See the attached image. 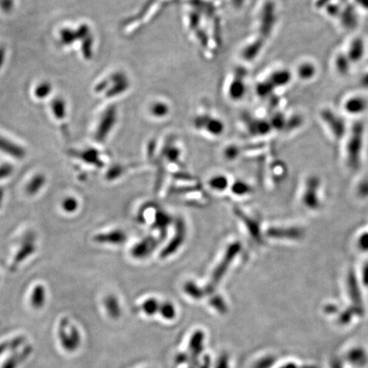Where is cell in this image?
Wrapping results in <instances>:
<instances>
[{"label": "cell", "instance_id": "1", "mask_svg": "<svg viewBox=\"0 0 368 368\" xmlns=\"http://www.w3.org/2000/svg\"><path fill=\"white\" fill-rule=\"evenodd\" d=\"M57 337L60 345L67 353L76 352L82 342L80 330L71 323L68 317L61 319L57 329Z\"/></svg>", "mask_w": 368, "mask_h": 368}, {"label": "cell", "instance_id": "2", "mask_svg": "<svg viewBox=\"0 0 368 368\" xmlns=\"http://www.w3.org/2000/svg\"><path fill=\"white\" fill-rule=\"evenodd\" d=\"M34 348L31 344H24L23 347L17 349L12 354H10L0 368H18L29 359Z\"/></svg>", "mask_w": 368, "mask_h": 368}, {"label": "cell", "instance_id": "3", "mask_svg": "<svg viewBox=\"0 0 368 368\" xmlns=\"http://www.w3.org/2000/svg\"><path fill=\"white\" fill-rule=\"evenodd\" d=\"M36 251V246L33 240H26L22 245L20 249L18 250L17 254L15 256L13 262L11 265V271L15 272L18 266L23 263L27 258L33 255Z\"/></svg>", "mask_w": 368, "mask_h": 368}, {"label": "cell", "instance_id": "4", "mask_svg": "<svg viewBox=\"0 0 368 368\" xmlns=\"http://www.w3.org/2000/svg\"><path fill=\"white\" fill-rule=\"evenodd\" d=\"M114 121H115V110L113 108H110L103 115V118L100 122L99 126L96 131V139L98 142L104 141L114 125Z\"/></svg>", "mask_w": 368, "mask_h": 368}, {"label": "cell", "instance_id": "5", "mask_svg": "<svg viewBox=\"0 0 368 368\" xmlns=\"http://www.w3.org/2000/svg\"><path fill=\"white\" fill-rule=\"evenodd\" d=\"M320 116L322 118L323 121L329 125V127L331 128V130L333 132L335 131L336 133H343L344 130V121L338 114L327 108L321 112Z\"/></svg>", "mask_w": 368, "mask_h": 368}, {"label": "cell", "instance_id": "6", "mask_svg": "<svg viewBox=\"0 0 368 368\" xmlns=\"http://www.w3.org/2000/svg\"><path fill=\"white\" fill-rule=\"evenodd\" d=\"M365 54V43L362 39L355 38L349 44L347 57L351 63H360Z\"/></svg>", "mask_w": 368, "mask_h": 368}, {"label": "cell", "instance_id": "7", "mask_svg": "<svg viewBox=\"0 0 368 368\" xmlns=\"http://www.w3.org/2000/svg\"><path fill=\"white\" fill-rule=\"evenodd\" d=\"M0 151L18 159H23L26 155L24 148L1 136H0Z\"/></svg>", "mask_w": 368, "mask_h": 368}, {"label": "cell", "instance_id": "8", "mask_svg": "<svg viewBox=\"0 0 368 368\" xmlns=\"http://www.w3.org/2000/svg\"><path fill=\"white\" fill-rule=\"evenodd\" d=\"M126 236L125 233L122 232L120 230H115L112 232L106 233V234H100L94 236L93 241H96V243L100 244H113V245H118L121 244L125 241Z\"/></svg>", "mask_w": 368, "mask_h": 368}, {"label": "cell", "instance_id": "9", "mask_svg": "<svg viewBox=\"0 0 368 368\" xmlns=\"http://www.w3.org/2000/svg\"><path fill=\"white\" fill-rule=\"evenodd\" d=\"M367 108V102L360 96H353L344 103V110L349 114H359Z\"/></svg>", "mask_w": 368, "mask_h": 368}, {"label": "cell", "instance_id": "10", "mask_svg": "<svg viewBox=\"0 0 368 368\" xmlns=\"http://www.w3.org/2000/svg\"><path fill=\"white\" fill-rule=\"evenodd\" d=\"M73 155L81 159L87 164H93L96 167H102L103 162L101 160L99 153L96 149H86L82 152H74Z\"/></svg>", "mask_w": 368, "mask_h": 368}, {"label": "cell", "instance_id": "11", "mask_svg": "<svg viewBox=\"0 0 368 368\" xmlns=\"http://www.w3.org/2000/svg\"><path fill=\"white\" fill-rule=\"evenodd\" d=\"M46 292L45 286L43 285H37L34 287L32 292L31 297H30V303L32 308L36 310L42 309L44 305L46 304Z\"/></svg>", "mask_w": 368, "mask_h": 368}, {"label": "cell", "instance_id": "12", "mask_svg": "<svg viewBox=\"0 0 368 368\" xmlns=\"http://www.w3.org/2000/svg\"><path fill=\"white\" fill-rule=\"evenodd\" d=\"M46 176L44 174H37L29 181L26 186L25 191L29 196L37 195L46 184Z\"/></svg>", "mask_w": 368, "mask_h": 368}, {"label": "cell", "instance_id": "13", "mask_svg": "<svg viewBox=\"0 0 368 368\" xmlns=\"http://www.w3.org/2000/svg\"><path fill=\"white\" fill-rule=\"evenodd\" d=\"M26 337L24 336L13 337L5 343L0 344V355L6 352H14L25 344Z\"/></svg>", "mask_w": 368, "mask_h": 368}, {"label": "cell", "instance_id": "14", "mask_svg": "<svg viewBox=\"0 0 368 368\" xmlns=\"http://www.w3.org/2000/svg\"><path fill=\"white\" fill-rule=\"evenodd\" d=\"M105 309L108 315L112 318H117L120 314V308L115 297L108 296L104 300Z\"/></svg>", "mask_w": 368, "mask_h": 368}, {"label": "cell", "instance_id": "15", "mask_svg": "<svg viewBox=\"0 0 368 368\" xmlns=\"http://www.w3.org/2000/svg\"><path fill=\"white\" fill-rule=\"evenodd\" d=\"M297 72V76L299 77L301 80H309L314 76L316 68L311 63H302L298 66Z\"/></svg>", "mask_w": 368, "mask_h": 368}, {"label": "cell", "instance_id": "16", "mask_svg": "<svg viewBox=\"0 0 368 368\" xmlns=\"http://www.w3.org/2000/svg\"><path fill=\"white\" fill-rule=\"evenodd\" d=\"M350 61L346 54H338L335 58V68L340 74H346L350 68Z\"/></svg>", "mask_w": 368, "mask_h": 368}, {"label": "cell", "instance_id": "17", "mask_svg": "<svg viewBox=\"0 0 368 368\" xmlns=\"http://www.w3.org/2000/svg\"><path fill=\"white\" fill-rule=\"evenodd\" d=\"M153 243L151 241H144L138 244L133 249L135 257H145L153 248Z\"/></svg>", "mask_w": 368, "mask_h": 368}, {"label": "cell", "instance_id": "18", "mask_svg": "<svg viewBox=\"0 0 368 368\" xmlns=\"http://www.w3.org/2000/svg\"><path fill=\"white\" fill-rule=\"evenodd\" d=\"M342 16L343 17V21H342V24L345 29H353L352 27H354L356 23L357 19L354 12H352L350 10H346L344 12L340 15V17Z\"/></svg>", "mask_w": 368, "mask_h": 368}, {"label": "cell", "instance_id": "19", "mask_svg": "<svg viewBox=\"0 0 368 368\" xmlns=\"http://www.w3.org/2000/svg\"><path fill=\"white\" fill-rule=\"evenodd\" d=\"M169 112L167 105L162 102H156L151 106V113L154 117H164Z\"/></svg>", "mask_w": 368, "mask_h": 368}, {"label": "cell", "instance_id": "20", "mask_svg": "<svg viewBox=\"0 0 368 368\" xmlns=\"http://www.w3.org/2000/svg\"><path fill=\"white\" fill-rule=\"evenodd\" d=\"M63 209L67 213H74L76 212L79 207V202L74 197H67L63 201Z\"/></svg>", "mask_w": 368, "mask_h": 368}, {"label": "cell", "instance_id": "21", "mask_svg": "<svg viewBox=\"0 0 368 368\" xmlns=\"http://www.w3.org/2000/svg\"><path fill=\"white\" fill-rule=\"evenodd\" d=\"M142 309L146 314L152 315L159 309V303L155 299H148L142 304Z\"/></svg>", "mask_w": 368, "mask_h": 368}, {"label": "cell", "instance_id": "22", "mask_svg": "<svg viewBox=\"0 0 368 368\" xmlns=\"http://www.w3.org/2000/svg\"><path fill=\"white\" fill-rule=\"evenodd\" d=\"M52 109L58 119H63L65 114V105L62 100L57 99L53 102Z\"/></svg>", "mask_w": 368, "mask_h": 368}, {"label": "cell", "instance_id": "23", "mask_svg": "<svg viewBox=\"0 0 368 368\" xmlns=\"http://www.w3.org/2000/svg\"><path fill=\"white\" fill-rule=\"evenodd\" d=\"M160 312H161L162 315L164 318H166V319H172L175 316V314H176L174 306L170 303H164L161 306Z\"/></svg>", "mask_w": 368, "mask_h": 368}, {"label": "cell", "instance_id": "24", "mask_svg": "<svg viewBox=\"0 0 368 368\" xmlns=\"http://www.w3.org/2000/svg\"><path fill=\"white\" fill-rule=\"evenodd\" d=\"M210 185L213 189L221 190L227 187L228 181H227L226 178H224V176H216L210 181Z\"/></svg>", "mask_w": 368, "mask_h": 368}, {"label": "cell", "instance_id": "25", "mask_svg": "<svg viewBox=\"0 0 368 368\" xmlns=\"http://www.w3.org/2000/svg\"><path fill=\"white\" fill-rule=\"evenodd\" d=\"M50 92H51V85L45 83V84H42V85H40L38 86L37 89H36V91H35V94H36V96H37L38 97H40V98H44V97H46Z\"/></svg>", "mask_w": 368, "mask_h": 368}, {"label": "cell", "instance_id": "26", "mask_svg": "<svg viewBox=\"0 0 368 368\" xmlns=\"http://www.w3.org/2000/svg\"><path fill=\"white\" fill-rule=\"evenodd\" d=\"M12 172H13V167L11 164H5L1 165L0 166V181L7 178L8 176L12 175Z\"/></svg>", "mask_w": 368, "mask_h": 368}, {"label": "cell", "instance_id": "27", "mask_svg": "<svg viewBox=\"0 0 368 368\" xmlns=\"http://www.w3.org/2000/svg\"><path fill=\"white\" fill-rule=\"evenodd\" d=\"M233 190H234V192L236 193L237 195H242L247 192V186L244 185V183H241V182H237L234 185Z\"/></svg>", "mask_w": 368, "mask_h": 368}, {"label": "cell", "instance_id": "28", "mask_svg": "<svg viewBox=\"0 0 368 368\" xmlns=\"http://www.w3.org/2000/svg\"><path fill=\"white\" fill-rule=\"evenodd\" d=\"M273 363L274 361L271 358H266V359L261 360L260 362H258V365H256V368H269Z\"/></svg>", "mask_w": 368, "mask_h": 368}, {"label": "cell", "instance_id": "29", "mask_svg": "<svg viewBox=\"0 0 368 368\" xmlns=\"http://www.w3.org/2000/svg\"><path fill=\"white\" fill-rule=\"evenodd\" d=\"M356 5L360 6V8L368 11V0H355Z\"/></svg>", "mask_w": 368, "mask_h": 368}, {"label": "cell", "instance_id": "30", "mask_svg": "<svg viewBox=\"0 0 368 368\" xmlns=\"http://www.w3.org/2000/svg\"><path fill=\"white\" fill-rule=\"evenodd\" d=\"M361 83H362V85H364V86L368 87V72L366 74H364V76L362 77Z\"/></svg>", "mask_w": 368, "mask_h": 368}, {"label": "cell", "instance_id": "31", "mask_svg": "<svg viewBox=\"0 0 368 368\" xmlns=\"http://www.w3.org/2000/svg\"><path fill=\"white\" fill-rule=\"evenodd\" d=\"M4 189L2 187H0V208L2 207V203H3L4 200Z\"/></svg>", "mask_w": 368, "mask_h": 368}, {"label": "cell", "instance_id": "32", "mask_svg": "<svg viewBox=\"0 0 368 368\" xmlns=\"http://www.w3.org/2000/svg\"><path fill=\"white\" fill-rule=\"evenodd\" d=\"M4 61V51H0V66L3 63Z\"/></svg>", "mask_w": 368, "mask_h": 368}, {"label": "cell", "instance_id": "33", "mask_svg": "<svg viewBox=\"0 0 368 368\" xmlns=\"http://www.w3.org/2000/svg\"><path fill=\"white\" fill-rule=\"evenodd\" d=\"M282 368H296V366L294 365H292V364H289V365H286V366H284Z\"/></svg>", "mask_w": 368, "mask_h": 368}]
</instances>
